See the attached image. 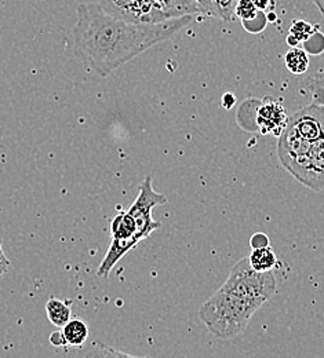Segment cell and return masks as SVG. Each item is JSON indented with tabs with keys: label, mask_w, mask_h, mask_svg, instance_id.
Instances as JSON below:
<instances>
[{
	"label": "cell",
	"mask_w": 324,
	"mask_h": 358,
	"mask_svg": "<svg viewBox=\"0 0 324 358\" xmlns=\"http://www.w3.org/2000/svg\"><path fill=\"white\" fill-rule=\"evenodd\" d=\"M73 28L76 54L87 66L106 78L153 45L170 41L193 20L184 15L159 24H134L120 20L101 4H79Z\"/></svg>",
	"instance_id": "6da1fadb"
},
{
	"label": "cell",
	"mask_w": 324,
	"mask_h": 358,
	"mask_svg": "<svg viewBox=\"0 0 324 358\" xmlns=\"http://www.w3.org/2000/svg\"><path fill=\"white\" fill-rule=\"evenodd\" d=\"M278 291L275 271H257L248 257L241 258L214 295L200 308L199 317L220 339H233L244 332L253 315Z\"/></svg>",
	"instance_id": "7a4b0ae2"
},
{
	"label": "cell",
	"mask_w": 324,
	"mask_h": 358,
	"mask_svg": "<svg viewBox=\"0 0 324 358\" xmlns=\"http://www.w3.org/2000/svg\"><path fill=\"white\" fill-rule=\"evenodd\" d=\"M169 201V199L156 192L152 186V178L146 177L139 186V196L129 208L127 214L134 220L137 226V237L139 241L148 238L155 230L160 229V222L152 218V211L155 207L163 206Z\"/></svg>",
	"instance_id": "3957f363"
},
{
	"label": "cell",
	"mask_w": 324,
	"mask_h": 358,
	"mask_svg": "<svg viewBox=\"0 0 324 358\" xmlns=\"http://www.w3.org/2000/svg\"><path fill=\"white\" fill-rule=\"evenodd\" d=\"M109 14L134 24H159L170 18L153 0H99Z\"/></svg>",
	"instance_id": "277c9868"
},
{
	"label": "cell",
	"mask_w": 324,
	"mask_h": 358,
	"mask_svg": "<svg viewBox=\"0 0 324 358\" xmlns=\"http://www.w3.org/2000/svg\"><path fill=\"white\" fill-rule=\"evenodd\" d=\"M288 119L290 117L280 99L268 96L260 102L255 122L261 134L280 136L283 130L287 127Z\"/></svg>",
	"instance_id": "5b68a950"
},
{
	"label": "cell",
	"mask_w": 324,
	"mask_h": 358,
	"mask_svg": "<svg viewBox=\"0 0 324 358\" xmlns=\"http://www.w3.org/2000/svg\"><path fill=\"white\" fill-rule=\"evenodd\" d=\"M111 240L122 241L129 244L133 250L141 243L137 237V226L134 220L126 213L118 214L111 222Z\"/></svg>",
	"instance_id": "8992f818"
},
{
	"label": "cell",
	"mask_w": 324,
	"mask_h": 358,
	"mask_svg": "<svg viewBox=\"0 0 324 358\" xmlns=\"http://www.w3.org/2000/svg\"><path fill=\"white\" fill-rule=\"evenodd\" d=\"M156 6L170 18H180L184 15L203 14L200 6L195 0H153Z\"/></svg>",
	"instance_id": "52a82bcc"
},
{
	"label": "cell",
	"mask_w": 324,
	"mask_h": 358,
	"mask_svg": "<svg viewBox=\"0 0 324 358\" xmlns=\"http://www.w3.org/2000/svg\"><path fill=\"white\" fill-rule=\"evenodd\" d=\"M89 325L80 318H73L69 320L64 327H62V334L66 341L68 346L72 348H82L86 341L89 339Z\"/></svg>",
	"instance_id": "ba28073f"
},
{
	"label": "cell",
	"mask_w": 324,
	"mask_h": 358,
	"mask_svg": "<svg viewBox=\"0 0 324 358\" xmlns=\"http://www.w3.org/2000/svg\"><path fill=\"white\" fill-rule=\"evenodd\" d=\"M203 14L220 18L223 21H231L234 15V8L237 0H195Z\"/></svg>",
	"instance_id": "9c48e42d"
},
{
	"label": "cell",
	"mask_w": 324,
	"mask_h": 358,
	"mask_svg": "<svg viewBox=\"0 0 324 358\" xmlns=\"http://www.w3.org/2000/svg\"><path fill=\"white\" fill-rule=\"evenodd\" d=\"M248 262L254 270L265 273V271H272L278 266V257L275 251L271 248V245H267V247L253 248L251 254L248 255Z\"/></svg>",
	"instance_id": "30bf717a"
},
{
	"label": "cell",
	"mask_w": 324,
	"mask_h": 358,
	"mask_svg": "<svg viewBox=\"0 0 324 358\" xmlns=\"http://www.w3.org/2000/svg\"><path fill=\"white\" fill-rule=\"evenodd\" d=\"M46 313L52 325L62 328L71 320V303L52 298L46 303Z\"/></svg>",
	"instance_id": "8fae6325"
},
{
	"label": "cell",
	"mask_w": 324,
	"mask_h": 358,
	"mask_svg": "<svg viewBox=\"0 0 324 358\" xmlns=\"http://www.w3.org/2000/svg\"><path fill=\"white\" fill-rule=\"evenodd\" d=\"M284 64L293 75H302L309 68V57L305 50L291 47L284 55Z\"/></svg>",
	"instance_id": "7c38bea8"
},
{
	"label": "cell",
	"mask_w": 324,
	"mask_h": 358,
	"mask_svg": "<svg viewBox=\"0 0 324 358\" xmlns=\"http://www.w3.org/2000/svg\"><path fill=\"white\" fill-rule=\"evenodd\" d=\"M258 8L254 6L251 0H237L236 8H234V15L239 17L243 24L246 25L248 21L254 20L258 15Z\"/></svg>",
	"instance_id": "4fadbf2b"
},
{
	"label": "cell",
	"mask_w": 324,
	"mask_h": 358,
	"mask_svg": "<svg viewBox=\"0 0 324 358\" xmlns=\"http://www.w3.org/2000/svg\"><path fill=\"white\" fill-rule=\"evenodd\" d=\"M308 90L312 95L314 102L324 105V69H321L315 76L308 80Z\"/></svg>",
	"instance_id": "5bb4252c"
},
{
	"label": "cell",
	"mask_w": 324,
	"mask_h": 358,
	"mask_svg": "<svg viewBox=\"0 0 324 358\" xmlns=\"http://www.w3.org/2000/svg\"><path fill=\"white\" fill-rule=\"evenodd\" d=\"M312 27L304 21H297L290 29V39H295V42L307 41L312 35Z\"/></svg>",
	"instance_id": "9a60e30c"
},
{
	"label": "cell",
	"mask_w": 324,
	"mask_h": 358,
	"mask_svg": "<svg viewBox=\"0 0 324 358\" xmlns=\"http://www.w3.org/2000/svg\"><path fill=\"white\" fill-rule=\"evenodd\" d=\"M251 247L253 248H260V247H267V245H271L269 244V240L267 237V234H262V233H258V234H254L251 241H250Z\"/></svg>",
	"instance_id": "2e32d148"
},
{
	"label": "cell",
	"mask_w": 324,
	"mask_h": 358,
	"mask_svg": "<svg viewBox=\"0 0 324 358\" xmlns=\"http://www.w3.org/2000/svg\"><path fill=\"white\" fill-rule=\"evenodd\" d=\"M50 343H51L52 346H55V348H64V346H66V341H65V338H64L62 331H57V332L51 334V336H50Z\"/></svg>",
	"instance_id": "e0dca14e"
},
{
	"label": "cell",
	"mask_w": 324,
	"mask_h": 358,
	"mask_svg": "<svg viewBox=\"0 0 324 358\" xmlns=\"http://www.w3.org/2000/svg\"><path fill=\"white\" fill-rule=\"evenodd\" d=\"M10 268V261L7 259L6 254H4V250H3V241H1V237H0V278L6 274V271Z\"/></svg>",
	"instance_id": "ac0fdd59"
},
{
	"label": "cell",
	"mask_w": 324,
	"mask_h": 358,
	"mask_svg": "<svg viewBox=\"0 0 324 358\" xmlns=\"http://www.w3.org/2000/svg\"><path fill=\"white\" fill-rule=\"evenodd\" d=\"M223 103H224V106H225L227 109H231L232 105L234 103V96L232 95L231 92H228V94H225V95H224V98H223Z\"/></svg>",
	"instance_id": "d6986e66"
},
{
	"label": "cell",
	"mask_w": 324,
	"mask_h": 358,
	"mask_svg": "<svg viewBox=\"0 0 324 358\" xmlns=\"http://www.w3.org/2000/svg\"><path fill=\"white\" fill-rule=\"evenodd\" d=\"M254 3V6L258 8V10H265L268 6H269V1L271 0H251Z\"/></svg>",
	"instance_id": "ffe728a7"
}]
</instances>
